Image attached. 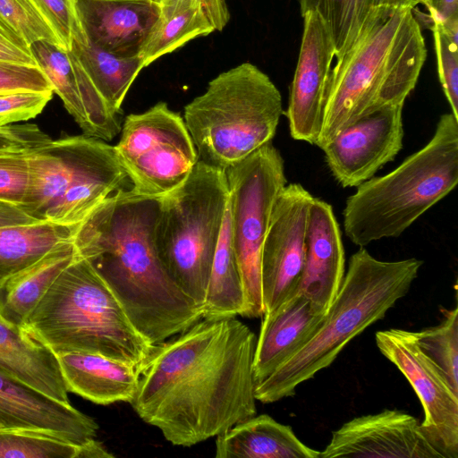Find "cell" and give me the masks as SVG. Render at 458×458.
I'll use <instances>...</instances> for the list:
<instances>
[{"label":"cell","mask_w":458,"mask_h":458,"mask_svg":"<svg viewBox=\"0 0 458 458\" xmlns=\"http://www.w3.org/2000/svg\"><path fill=\"white\" fill-rule=\"evenodd\" d=\"M0 429H3V428L0 427Z\"/></svg>","instance_id":"48"},{"label":"cell","mask_w":458,"mask_h":458,"mask_svg":"<svg viewBox=\"0 0 458 458\" xmlns=\"http://www.w3.org/2000/svg\"><path fill=\"white\" fill-rule=\"evenodd\" d=\"M418 4V0H358L355 28L352 43L356 38L362 24L375 12L378 10L393 9L405 6L415 8Z\"/></svg>","instance_id":"42"},{"label":"cell","mask_w":458,"mask_h":458,"mask_svg":"<svg viewBox=\"0 0 458 458\" xmlns=\"http://www.w3.org/2000/svg\"><path fill=\"white\" fill-rule=\"evenodd\" d=\"M293 428L267 414L242 420L216 439V458H319Z\"/></svg>","instance_id":"25"},{"label":"cell","mask_w":458,"mask_h":458,"mask_svg":"<svg viewBox=\"0 0 458 458\" xmlns=\"http://www.w3.org/2000/svg\"><path fill=\"white\" fill-rule=\"evenodd\" d=\"M429 0H420V4H426Z\"/></svg>","instance_id":"46"},{"label":"cell","mask_w":458,"mask_h":458,"mask_svg":"<svg viewBox=\"0 0 458 458\" xmlns=\"http://www.w3.org/2000/svg\"><path fill=\"white\" fill-rule=\"evenodd\" d=\"M0 427L30 430L81 445L96 438L98 425L72 404L60 403L0 369Z\"/></svg>","instance_id":"18"},{"label":"cell","mask_w":458,"mask_h":458,"mask_svg":"<svg viewBox=\"0 0 458 458\" xmlns=\"http://www.w3.org/2000/svg\"><path fill=\"white\" fill-rule=\"evenodd\" d=\"M37 222L39 221L27 215L19 205L0 199V227Z\"/></svg>","instance_id":"43"},{"label":"cell","mask_w":458,"mask_h":458,"mask_svg":"<svg viewBox=\"0 0 458 458\" xmlns=\"http://www.w3.org/2000/svg\"><path fill=\"white\" fill-rule=\"evenodd\" d=\"M140 53L144 66L191 39L222 30L230 20L226 0H163Z\"/></svg>","instance_id":"22"},{"label":"cell","mask_w":458,"mask_h":458,"mask_svg":"<svg viewBox=\"0 0 458 458\" xmlns=\"http://www.w3.org/2000/svg\"><path fill=\"white\" fill-rule=\"evenodd\" d=\"M427 47L414 8L377 11L332 66L316 146L322 148L364 114L404 105L415 89Z\"/></svg>","instance_id":"3"},{"label":"cell","mask_w":458,"mask_h":458,"mask_svg":"<svg viewBox=\"0 0 458 458\" xmlns=\"http://www.w3.org/2000/svg\"><path fill=\"white\" fill-rule=\"evenodd\" d=\"M75 256L72 240L66 241L10 276L0 286L1 318L22 327L30 311Z\"/></svg>","instance_id":"26"},{"label":"cell","mask_w":458,"mask_h":458,"mask_svg":"<svg viewBox=\"0 0 458 458\" xmlns=\"http://www.w3.org/2000/svg\"><path fill=\"white\" fill-rule=\"evenodd\" d=\"M79 225H64L42 221L1 226L0 286L57 244L72 240Z\"/></svg>","instance_id":"28"},{"label":"cell","mask_w":458,"mask_h":458,"mask_svg":"<svg viewBox=\"0 0 458 458\" xmlns=\"http://www.w3.org/2000/svg\"><path fill=\"white\" fill-rule=\"evenodd\" d=\"M257 336L235 317L201 318L152 346L131 403L173 445L192 446L257 414Z\"/></svg>","instance_id":"1"},{"label":"cell","mask_w":458,"mask_h":458,"mask_svg":"<svg viewBox=\"0 0 458 458\" xmlns=\"http://www.w3.org/2000/svg\"><path fill=\"white\" fill-rule=\"evenodd\" d=\"M262 317L254 356L255 384L304 346L322 325L325 315L316 314L310 299L297 291Z\"/></svg>","instance_id":"21"},{"label":"cell","mask_w":458,"mask_h":458,"mask_svg":"<svg viewBox=\"0 0 458 458\" xmlns=\"http://www.w3.org/2000/svg\"><path fill=\"white\" fill-rule=\"evenodd\" d=\"M28 158L20 207L39 222L77 225L103 201L131 189L114 146L85 134L51 140Z\"/></svg>","instance_id":"8"},{"label":"cell","mask_w":458,"mask_h":458,"mask_svg":"<svg viewBox=\"0 0 458 458\" xmlns=\"http://www.w3.org/2000/svg\"><path fill=\"white\" fill-rule=\"evenodd\" d=\"M29 152L0 153V199L21 205L29 182Z\"/></svg>","instance_id":"35"},{"label":"cell","mask_w":458,"mask_h":458,"mask_svg":"<svg viewBox=\"0 0 458 458\" xmlns=\"http://www.w3.org/2000/svg\"><path fill=\"white\" fill-rule=\"evenodd\" d=\"M379 352L407 378L424 411L420 426L445 458H458V394L420 347L415 332L392 328L375 335Z\"/></svg>","instance_id":"12"},{"label":"cell","mask_w":458,"mask_h":458,"mask_svg":"<svg viewBox=\"0 0 458 458\" xmlns=\"http://www.w3.org/2000/svg\"><path fill=\"white\" fill-rule=\"evenodd\" d=\"M358 0H321L318 12L325 19L335 47V58L350 47L355 28Z\"/></svg>","instance_id":"34"},{"label":"cell","mask_w":458,"mask_h":458,"mask_svg":"<svg viewBox=\"0 0 458 458\" xmlns=\"http://www.w3.org/2000/svg\"><path fill=\"white\" fill-rule=\"evenodd\" d=\"M445 458L412 415L398 410L356 417L332 433L319 458Z\"/></svg>","instance_id":"16"},{"label":"cell","mask_w":458,"mask_h":458,"mask_svg":"<svg viewBox=\"0 0 458 458\" xmlns=\"http://www.w3.org/2000/svg\"><path fill=\"white\" fill-rule=\"evenodd\" d=\"M458 182V118L439 117L420 149L382 176L357 186L343 210L344 230L360 248L400 236Z\"/></svg>","instance_id":"6"},{"label":"cell","mask_w":458,"mask_h":458,"mask_svg":"<svg viewBox=\"0 0 458 458\" xmlns=\"http://www.w3.org/2000/svg\"><path fill=\"white\" fill-rule=\"evenodd\" d=\"M227 204L225 171L200 161L179 187L160 198L159 258L177 286L201 309Z\"/></svg>","instance_id":"9"},{"label":"cell","mask_w":458,"mask_h":458,"mask_svg":"<svg viewBox=\"0 0 458 458\" xmlns=\"http://www.w3.org/2000/svg\"><path fill=\"white\" fill-rule=\"evenodd\" d=\"M0 369L55 400L71 404L58 356L24 328L0 316Z\"/></svg>","instance_id":"24"},{"label":"cell","mask_w":458,"mask_h":458,"mask_svg":"<svg viewBox=\"0 0 458 458\" xmlns=\"http://www.w3.org/2000/svg\"><path fill=\"white\" fill-rule=\"evenodd\" d=\"M314 199L300 183H286L275 203L261 252L264 313L297 292L305 265L310 210Z\"/></svg>","instance_id":"13"},{"label":"cell","mask_w":458,"mask_h":458,"mask_svg":"<svg viewBox=\"0 0 458 458\" xmlns=\"http://www.w3.org/2000/svg\"><path fill=\"white\" fill-rule=\"evenodd\" d=\"M68 392L94 403H131L139 386V368L99 354H58Z\"/></svg>","instance_id":"23"},{"label":"cell","mask_w":458,"mask_h":458,"mask_svg":"<svg viewBox=\"0 0 458 458\" xmlns=\"http://www.w3.org/2000/svg\"><path fill=\"white\" fill-rule=\"evenodd\" d=\"M56 35L62 48L69 50L73 33L81 28L72 0H31Z\"/></svg>","instance_id":"37"},{"label":"cell","mask_w":458,"mask_h":458,"mask_svg":"<svg viewBox=\"0 0 458 458\" xmlns=\"http://www.w3.org/2000/svg\"><path fill=\"white\" fill-rule=\"evenodd\" d=\"M225 174L231 242L244 293L242 317H262L261 252L275 203L287 183L284 161L270 141Z\"/></svg>","instance_id":"10"},{"label":"cell","mask_w":458,"mask_h":458,"mask_svg":"<svg viewBox=\"0 0 458 458\" xmlns=\"http://www.w3.org/2000/svg\"><path fill=\"white\" fill-rule=\"evenodd\" d=\"M80 447L45 433L0 429V458H77Z\"/></svg>","instance_id":"31"},{"label":"cell","mask_w":458,"mask_h":458,"mask_svg":"<svg viewBox=\"0 0 458 458\" xmlns=\"http://www.w3.org/2000/svg\"><path fill=\"white\" fill-rule=\"evenodd\" d=\"M105 445L93 438L81 445L77 458H113Z\"/></svg>","instance_id":"44"},{"label":"cell","mask_w":458,"mask_h":458,"mask_svg":"<svg viewBox=\"0 0 458 458\" xmlns=\"http://www.w3.org/2000/svg\"><path fill=\"white\" fill-rule=\"evenodd\" d=\"M52 140L33 123L0 126L1 152H30Z\"/></svg>","instance_id":"39"},{"label":"cell","mask_w":458,"mask_h":458,"mask_svg":"<svg viewBox=\"0 0 458 458\" xmlns=\"http://www.w3.org/2000/svg\"><path fill=\"white\" fill-rule=\"evenodd\" d=\"M424 5L430 24L439 22L451 38H458V0H429Z\"/></svg>","instance_id":"41"},{"label":"cell","mask_w":458,"mask_h":458,"mask_svg":"<svg viewBox=\"0 0 458 458\" xmlns=\"http://www.w3.org/2000/svg\"><path fill=\"white\" fill-rule=\"evenodd\" d=\"M114 146L136 195L162 198L179 187L199 161L183 117L158 102L122 124Z\"/></svg>","instance_id":"11"},{"label":"cell","mask_w":458,"mask_h":458,"mask_svg":"<svg viewBox=\"0 0 458 458\" xmlns=\"http://www.w3.org/2000/svg\"><path fill=\"white\" fill-rule=\"evenodd\" d=\"M25 90L53 91V88L38 66L0 62V93Z\"/></svg>","instance_id":"38"},{"label":"cell","mask_w":458,"mask_h":458,"mask_svg":"<svg viewBox=\"0 0 458 458\" xmlns=\"http://www.w3.org/2000/svg\"><path fill=\"white\" fill-rule=\"evenodd\" d=\"M0 18L28 47L47 40L62 47L54 30L31 0H0Z\"/></svg>","instance_id":"32"},{"label":"cell","mask_w":458,"mask_h":458,"mask_svg":"<svg viewBox=\"0 0 458 458\" xmlns=\"http://www.w3.org/2000/svg\"><path fill=\"white\" fill-rule=\"evenodd\" d=\"M442 321L415 332L420 347L440 369L458 394V308L441 309Z\"/></svg>","instance_id":"30"},{"label":"cell","mask_w":458,"mask_h":458,"mask_svg":"<svg viewBox=\"0 0 458 458\" xmlns=\"http://www.w3.org/2000/svg\"><path fill=\"white\" fill-rule=\"evenodd\" d=\"M77 58L93 85L115 114H122V104L132 82L145 67L138 56L120 57L93 45L81 27L72 35L69 49Z\"/></svg>","instance_id":"27"},{"label":"cell","mask_w":458,"mask_h":458,"mask_svg":"<svg viewBox=\"0 0 458 458\" xmlns=\"http://www.w3.org/2000/svg\"><path fill=\"white\" fill-rule=\"evenodd\" d=\"M302 18V38L284 114L291 137L316 145L335 47L330 30L318 10L307 12Z\"/></svg>","instance_id":"15"},{"label":"cell","mask_w":458,"mask_h":458,"mask_svg":"<svg viewBox=\"0 0 458 458\" xmlns=\"http://www.w3.org/2000/svg\"><path fill=\"white\" fill-rule=\"evenodd\" d=\"M86 38L120 57L140 53L155 25L160 5L152 0H72Z\"/></svg>","instance_id":"19"},{"label":"cell","mask_w":458,"mask_h":458,"mask_svg":"<svg viewBox=\"0 0 458 458\" xmlns=\"http://www.w3.org/2000/svg\"><path fill=\"white\" fill-rule=\"evenodd\" d=\"M284 114L282 96L256 65L243 63L209 81L184 107L199 161L225 171L270 142Z\"/></svg>","instance_id":"7"},{"label":"cell","mask_w":458,"mask_h":458,"mask_svg":"<svg viewBox=\"0 0 458 458\" xmlns=\"http://www.w3.org/2000/svg\"><path fill=\"white\" fill-rule=\"evenodd\" d=\"M22 328L56 355L94 353L133 366H139L153 346L133 327L91 263L76 256Z\"/></svg>","instance_id":"5"},{"label":"cell","mask_w":458,"mask_h":458,"mask_svg":"<svg viewBox=\"0 0 458 458\" xmlns=\"http://www.w3.org/2000/svg\"><path fill=\"white\" fill-rule=\"evenodd\" d=\"M159 208L160 198L122 191L94 208L72 239L76 257L91 263L152 345L202 318V309L177 286L159 258Z\"/></svg>","instance_id":"2"},{"label":"cell","mask_w":458,"mask_h":458,"mask_svg":"<svg viewBox=\"0 0 458 458\" xmlns=\"http://www.w3.org/2000/svg\"><path fill=\"white\" fill-rule=\"evenodd\" d=\"M423 261H384L364 247L352 254L340 290L316 334L268 377L255 384L257 401L292 396L303 382L329 367L350 341L382 319L403 298Z\"/></svg>","instance_id":"4"},{"label":"cell","mask_w":458,"mask_h":458,"mask_svg":"<svg viewBox=\"0 0 458 458\" xmlns=\"http://www.w3.org/2000/svg\"><path fill=\"white\" fill-rule=\"evenodd\" d=\"M0 62L38 66L30 47L1 18Z\"/></svg>","instance_id":"40"},{"label":"cell","mask_w":458,"mask_h":458,"mask_svg":"<svg viewBox=\"0 0 458 458\" xmlns=\"http://www.w3.org/2000/svg\"><path fill=\"white\" fill-rule=\"evenodd\" d=\"M430 30L433 33L439 81L451 113L458 118V40L450 38L438 22H432Z\"/></svg>","instance_id":"33"},{"label":"cell","mask_w":458,"mask_h":458,"mask_svg":"<svg viewBox=\"0 0 458 458\" xmlns=\"http://www.w3.org/2000/svg\"><path fill=\"white\" fill-rule=\"evenodd\" d=\"M244 309L243 288L231 242L227 204L202 309V318L242 316Z\"/></svg>","instance_id":"29"},{"label":"cell","mask_w":458,"mask_h":458,"mask_svg":"<svg viewBox=\"0 0 458 458\" xmlns=\"http://www.w3.org/2000/svg\"><path fill=\"white\" fill-rule=\"evenodd\" d=\"M418 1H419V4H420V0H418Z\"/></svg>","instance_id":"49"},{"label":"cell","mask_w":458,"mask_h":458,"mask_svg":"<svg viewBox=\"0 0 458 458\" xmlns=\"http://www.w3.org/2000/svg\"><path fill=\"white\" fill-rule=\"evenodd\" d=\"M345 254L331 204L314 197L306 240V258L297 291L310 301L316 314L326 315L345 275Z\"/></svg>","instance_id":"20"},{"label":"cell","mask_w":458,"mask_h":458,"mask_svg":"<svg viewBox=\"0 0 458 458\" xmlns=\"http://www.w3.org/2000/svg\"><path fill=\"white\" fill-rule=\"evenodd\" d=\"M300 1L306 4H316L319 2V0H300Z\"/></svg>","instance_id":"45"},{"label":"cell","mask_w":458,"mask_h":458,"mask_svg":"<svg viewBox=\"0 0 458 458\" xmlns=\"http://www.w3.org/2000/svg\"><path fill=\"white\" fill-rule=\"evenodd\" d=\"M53 93L52 90L0 93V126L34 118L51 100Z\"/></svg>","instance_id":"36"},{"label":"cell","mask_w":458,"mask_h":458,"mask_svg":"<svg viewBox=\"0 0 458 458\" xmlns=\"http://www.w3.org/2000/svg\"><path fill=\"white\" fill-rule=\"evenodd\" d=\"M30 51L83 133L105 141L121 131L120 115L114 114L70 50L47 40L33 43Z\"/></svg>","instance_id":"17"},{"label":"cell","mask_w":458,"mask_h":458,"mask_svg":"<svg viewBox=\"0 0 458 458\" xmlns=\"http://www.w3.org/2000/svg\"><path fill=\"white\" fill-rule=\"evenodd\" d=\"M152 1H154L155 3L160 4L163 0H152Z\"/></svg>","instance_id":"47"},{"label":"cell","mask_w":458,"mask_h":458,"mask_svg":"<svg viewBox=\"0 0 458 458\" xmlns=\"http://www.w3.org/2000/svg\"><path fill=\"white\" fill-rule=\"evenodd\" d=\"M403 105H388L368 113L339 131L321 149L342 187H357L372 178L403 148Z\"/></svg>","instance_id":"14"}]
</instances>
